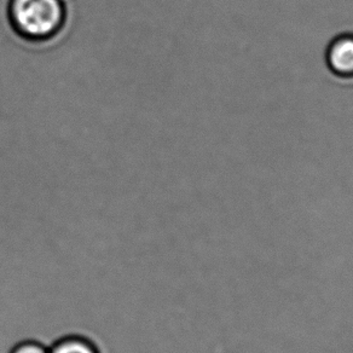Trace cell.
Listing matches in <instances>:
<instances>
[{
	"label": "cell",
	"mask_w": 353,
	"mask_h": 353,
	"mask_svg": "<svg viewBox=\"0 0 353 353\" xmlns=\"http://www.w3.org/2000/svg\"><path fill=\"white\" fill-rule=\"evenodd\" d=\"M10 353H48V348L34 340H26L15 345Z\"/></svg>",
	"instance_id": "277c9868"
},
{
	"label": "cell",
	"mask_w": 353,
	"mask_h": 353,
	"mask_svg": "<svg viewBox=\"0 0 353 353\" xmlns=\"http://www.w3.org/2000/svg\"><path fill=\"white\" fill-rule=\"evenodd\" d=\"M48 353H101L91 340L79 335L61 339L54 346L48 348Z\"/></svg>",
	"instance_id": "3957f363"
},
{
	"label": "cell",
	"mask_w": 353,
	"mask_h": 353,
	"mask_svg": "<svg viewBox=\"0 0 353 353\" xmlns=\"http://www.w3.org/2000/svg\"><path fill=\"white\" fill-rule=\"evenodd\" d=\"M328 64L334 73L343 78L353 77V37L343 35L334 40L328 51Z\"/></svg>",
	"instance_id": "7a4b0ae2"
},
{
	"label": "cell",
	"mask_w": 353,
	"mask_h": 353,
	"mask_svg": "<svg viewBox=\"0 0 353 353\" xmlns=\"http://www.w3.org/2000/svg\"><path fill=\"white\" fill-rule=\"evenodd\" d=\"M65 0H9L8 20L20 39L48 45L63 34L68 23Z\"/></svg>",
	"instance_id": "6da1fadb"
}]
</instances>
